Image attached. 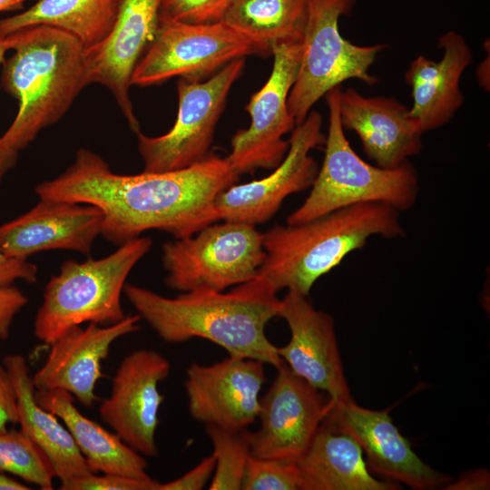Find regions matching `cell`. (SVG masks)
I'll use <instances>...</instances> for the list:
<instances>
[{"mask_svg": "<svg viewBox=\"0 0 490 490\" xmlns=\"http://www.w3.org/2000/svg\"><path fill=\"white\" fill-rule=\"evenodd\" d=\"M239 177L226 158L212 153L179 171L123 175L97 153L80 149L73 163L38 184L35 193L39 199L96 206L103 214L101 235L120 246L146 230L180 239L220 221L215 200Z\"/></svg>", "mask_w": 490, "mask_h": 490, "instance_id": "obj_1", "label": "cell"}, {"mask_svg": "<svg viewBox=\"0 0 490 490\" xmlns=\"http://www.w3.org/2000/svg\"><path fill=\"white\" fill-rule=\"evenodd\" d=\"M123 294L164 342L200 338L220 346L229 356L257 359L275 368L284 363L265 331L267 324L279 317L281 300L258 275L227 292L201 289L167 298L126 283Z\"/></svg>", "mask_w": 490, "mask_h": 490, "instance_id": "obj_2", "label": "cell"}, {"mask_svg": "<svg viewBox=\"0 0 490 490\" xmlns=\"http://www.w3.org/2000/svg\"><path fill=\"white\" fill-rule=\"evenodd\" d=\"M4 38L14 54L0 64L1 81L17 100L18 112L0 139L19 152L58 122L88 85L85 47L73 34L47 24L26 26Z\"/></svg>", "mask_w": 490, "mask_h": 490, "instance_id": "obj_3", "label": "cell"}, {"mask_svg": "<svg viewBox=\"0 0 490 490\" xmlns=\"http://www.w3.org/2000/svg\"><path fill=\"white\" fill-rule=\"evenodd\" d=\"M376 235H405L398 211L381 202H362L308 221L277 224L263 233L266 256L257 275L277 293L287 289L309 297L320 277Z\"/></svg>", "mask_w": 490, "mask_h": 490, "instance_id": "obj_4", "label": "cell"}, {"mask_svg": "<svg viewBox=\"0 0 490 490\" xmlns=\"http://www.w3.org/2000/svg\"><path fill=\"white\" fill-rule=\"evenodd\" d=\"M152 245L151 238L140 236L104 258L63 262L45 285L34 322L36 338L50 345L73 327L122 320L126 315L121 296L127 277Z\"/></svg>", "mask_w": 490, "mask_h": 490, "instance_id": "obj_5", "label": "cell"}, {"mask_svg": "<svg viewBox=\"0 0 490 490\" xmlns=\"http://www.w3.org/2000/svg\"><path fill=\"white\" fill-rule=\"evenodd\" d=\"M341 85L327 93L329 121L323 162L304 202L287 218L288 224L308 221L343 207L381 202L404 211L416 201L419 182L409 161L393 169L374 166L360 158L340 122Z\"/></svg>", "mask_w": 490, "mask_h": 490, "instance_id": "obj_6", "label": "cell"}, {"mask_svg": "<svg viewBox=\"0 0 490 490\" xmlns=\"http://www.w3.org/2000/svg\"><path fill=\"white\" fill-rule=\"evenodd\" d=\"M356 0H308L302 54L288 108L296 125L313 105L348 79L374 85L377 78L368 73L384 44L361 46L342 37L338 19L349 15Z\"/></svg>", "mask_w": 490, "mask_h": 490, "instance_id": "obj_7", "label": "cell"}, {"mask_svg": "<svg viewBox=\"0 0 490 490\" xmlns=\"http://www.w3.org/2000/svg\"><path fill=\"white\" fill-rule=\"evenodd\" d=\"M221 221L162 245L161 260L170 289L222 291L257 276L266 256L263 233L254 225Z\"/></svg>", "mask_w": 490, "mask_h": 490, "instance_id": "obj_8", "label": "cell"}, {"mask_svg": "<svg viewBox=\"0 0 490 490\" xmlns=\"http://www.w3.org/2000/svg\"><path fill=\"white\" fill-rule=\"evenodd\" d=\"M265 55L255 40L223 20L188 24L160 18L159 27L131 78V85L152 86L171 78L201 82L230 62Z\"/></svg>", "mask_w": 490, "mask_h": 490, "instance_id": "obj_9", "label": "cell"}, {"mask_svg": "<svg viewBox=\"0 0 490 490\" xmlns=\"http://www.w3.org/2000/svg\"><path fill=\"white\" fill-rule=\"evenodd\" d=\"M245 58L234 60L201 82L179 79L178 113L171 130L150 137L136 133L143 172L160 173L192 166L210 154L214 132L233 83L242 74Z\"/></svg>", "mask_w": 490, "mask_h": 490, "instance_id": "obj_10", "label": "cell"}, {"mask_svg": "<svg viewBox=\"0 0 490 490\" xmlns=\"http://www.w3.org/2000/svg\"><path fill=\"white\" fill-rule=\"evenodd\" d=\"M301 54L302 42L273 46L274 62L270 77L245 107L250 124L232 136L230 152L225 157L237 174L274 169L287 154L289 142L283 136L296 126L288 108V97Z\"/></svg>", "mask_w": 490, "mask_h": 490, "instance_id": "obj_11", "label": "cell"}, {"mask_svg": "<svg viewBox=\"0 0 490 490\" xmlns=\"http://www.w3.org/2000/svg\"><path fill=\"white\" fill-rule=\"evenodd\" d=\"M260 397V428L250 431V455L296 462L326 418L328 397L296 375L285 363Z\"/></svg>", "mask_w": 490, "mask_h": 490, "instance_id": "obj_12", "label": "cell"}, {"mask_svg": "<svg viewBox=\"0 0 490 490\" xmlns=\"http://www.w3.org/2000/svg\"><path fill=\"white\" fill-rule=\"evenodd\" d=\"M321 128V114L311 110L291 132L288 152L272 172L260 180L233 184L218 194L219 220L262 224L276 214L287 197L309 188L318 171L309 152L325 142Z\"/></svg>", "mask_w": 490, "mask_h": 490, "instance_id": "obj_13", "label": "cell"}, {"mask_svg": "<svg viewBox=\"0 0 490 490\" xmlns=\"http://www.w3.org/2000/svg\"><path fill=\"white\" fill-rule=\"evenodd\" d=\"M170 371V361L161 353L149 348L133 350L121 361L110 395L99 406L101 419L143 456H158L155 435L164 400L159 384Z\"/></svg>", "mask_w": 490, "mask_h": 490, "instance_id": "obj_14", "label": "cell"}, {"mask_svg": "<svg viewBox=\"0 0 490 490\" xmlns=\"http://www.w3.org/2000/svg\"><path fill=\"white\" fill-rule=\"evenodd\" d=\"M323 424L352 436L367 456L369 471L415 490L436 489L452 479L433 469L411 448L385 410L368 409L351 397L329 405Z\"/></svg>", "mask_w": 490, "mask_h": 490, "instance_id": "obj_15", "label": "cell"}, {"mask_svg": "<svg viewBox=\"0 0 490 490\" xmlns=\"http://www.w3.org/2000/svg\"><path fill=\"white\" fill-rule=\"evenodd\" d=\"M265 364L229 356L211 365L192 362L184 389L191 417L205 425L246 429L258 419Z\"/></svg>", "mask_w": 490, "mask_h": 490, "instance_id": "obj_16", "label": "cell"}, {"mask_svg": "<svg viewBox=\"0 0 490 490\" xmlns=\"http://www.w3.org/2000/svg\"><path fill=\"white\" fill-rule=\"evenodd\" d=\"M279 317L290 331L289 341L277 347L284 363L309 385L325 393L329 405L351 398L338 351L333 318L317 309L308 296L288 290Z\"/></svg>", "mask_w": 490, "mask_h": 490, "instance_id": "obj_17", "label": "cell"}, {"mask_svg": "<svg viewBox=\"0 0 490 490\" xmlns=\"http://www.w3.org/2000/svg\"><path fill=\"white\" fill-rule=\"evenodd\" d=\"M162 0H121L110 34L99 44L85 48L87 83H100L113 94L130 129L137 133L129 90L133 70L155 38Z\"/></svg>", "mask_w": 490, "mask_h": 490, "instance_id": "obj_18", "label": "cell"}, {"mask_svg": "<svg viewBox=\"0 0 490 490\" xmlns=\"http://www.w3.org/2000/svg\"><path fill=\"white\" fill-rule=\"evenodd\" d=\"M141 317L126 316L112 325L75 326L49 346L43 366L32 376L36 390H63L86 407L98 400L97 382L103 377L102 363L118 338L140 329Z\"/></svg>", "mask_w": 490, "mask_h": 490, "instance_id": "obj_19", "label": "cell"}, {"mask_svg": "<svg viewBox=\"0 0 490 490\" xmlns=\"http://www.w3.org/2000/svg\"><path fill=\"white\" fill-rule=\"evenodd\" d=\"M103 220V211L94 205L40 199L25 213L0 225V251L25 259L50 250L88 255Z\"/></svg>", "mask_w": 490, "mask_h": 490, "instance_id": "obj_20", "label": "cell"}, {"mask_svg": "<svg viewBox=\"0 0 490 490\" xmlns=\"http://www.w3.org/2000/svg\"><path fill=\"white\" fill-rule=\"evenodd\" d=\"M338 111L344 130L358 134L365 153L378 167L397 168L422 150L423 132L410 118L409 108L396 98L340 89Z\"/></svg>", "mask_w": 490, "mask_h": 490, "instance_id": "obj_21", "label": "cell"}, {"mask_svg": "<svg viewBox=\"0 0 490 490\" xmlns=\"http://www.w3.org/2000/svg\"><path fill=\"white\" fill-rule=\"evenodd\" d=\"M438 46L441 60L418 55L405 74L413 99L408 114L423 133L447 123L462 106L460 80L473 61L469 45L456 32L441 35Z\"/></svg>", "mask_w": 490, "mask_h": 490, "instance_id": "obj_22", "label": "cell"}, {"mask_svg": "<svg viewBox=\"0 0 490 490\" xmlns=\"http://www.w3.org/2000/svg\"><path fill=\"white\" fill-rule=\"evenodd\" d=\"M3 363L16 392L20 431L44 455L60 485L93 473L64 424L37 403L25 358L6 355Z\"/></svg>", "mask_w": 490, "mask_h": 490, "instance_id": "obj_23", "label": "cell"}, {"mask_svg": "<svg viewBox=\"0 0 490 490\" xmlns=\"http://www.w3.org/2000/svg\"><path fill=\"white\" fill-rule=\"evenodd\" d=\"M299 490H395L397 482L377 479L363 451L349 435L322 423L306 452L296 461Z\"/></svg>", "mask_w": 490, "mask_h": 490, "instance_id": "obj_24", "label": "cell"}, {"mask_svg": "<svg viewBox=\"0 0 490 490\" xmlns=\"http://www.w3.org/2000/svg\"><path fill=\"white\" fill-rule=\"evenodd\" d=\"M35 399L64 424L93 473L150 477L144 456L115 433L82 414L71 394L63 390L35 389Z\"/></svg>", "mask_w": 490, "mask_h": 490, "instance_id": "obj_25", "label": "cell"}, {"mask_svg": "<svg viewBox=\"0 0 490 490\" xmlns=\"http://www.w3.org/2000/svg\"><path fill=\"white\" fill-rule=\"evenodd\" d=\"M121 0H39L29 9L0 19V37L35 24H47L75 36L85 48L112 31Z\"/></svg>", "mask_w": 490, "mask_h": 490, "instance_id": "obj_26", "label": "cell"}, {"mask_svg": "<svg viewBox=\"0 0 490 490\" xmlns=\"http://www.w3.org/2000/svg\"><path fill=\"white\" fill-rule=\"evenodd\" d=\"M307 15L308 0H232L221 20L270 55L275 45L302 42Z\"/></svg>", "mask_w": 490, "mask_h": 490, "instance_id": "obj_27", "label": "cell"}, {"mask_svg": "<svg viewBox=\"0 0 490 490\" xmlns=\"http://www.w3.org/2000/svg\"><path fill=\"white\" fill-rule=\"evenodd\" d=\"M211 441L215 468L210 490L241 489L248 457L250 456V431L206 425Z\"/></svg>", "mask_w": 490, "mask_h": 490, "instance_id": "obj_28", "label": "cell"}, {"mask_svg": "<svg viewBox=\"0 0 490 490\" xmlns=\"http://www.w3.org/2000/svg\"><path fill=\"white\" fill-rule=\"evenodd\" d=\"M0 472L12 474L43 490L54 488V475L49 462L20 430L0 432Z\"/></svg>", "mask_w": 490, "mask_h": 490, "instance_id": "obj_29", "label": "cell"}, {"mask_svg": "<svg viewBox=\"0 0 490 490\" xmlns=\"http://www.w3.org/2000/svg\"><path fill=\"white\" fill-rule=\"evenodd\" d=\"M241 489L299 490V475L296 462L259 458L247 460Z\"/></svg>", "mask_w": 490, "mask_h": 490, "instance_id": "obj_30", "label": "cell"}, {"mask_svg": "<svg viewBox=\"0 0 490 490\" xmlns=\"http://www.w3.org/2000/svg\"><path fill=\"white\" fill-rule=\"evenodd\" d=\"M232 0H162L160 18L188 24L220 21Z\"/></svg>", "mask_w": 490, "mask_h": 490, "instance_id": "obj_31", "label": "cell"}, {"mask_svg": "<svg viewBox=\"0 0 490 490\" xmlns=\"http://www.w3.org/2000/svg\"><path fill=\"white\" fill-rule=\"evenodd\" d=\"M160 483L151 477L139 478L115 474L89 473L60 485L62 490H158Z\"/></svg>", "mask_w": 490, "mask_h": 490, "instance_id": "obj_32", "label": "cell"}, {"mask_svg": "<svg viewBox=\"0 0 490 490\" xmlns=\"http://www.w3.org/2000/svg\"><path fill=\"white\" fill-rule=\"evenodd\" d=\"M215 468L212 454L203 458L195 467L181 476L160 484L158 490H201L211 479Z\"/></svg>", "mask_w": 490, "mask_h": 490, "instance_id": "obj_33", "label": "cell"}, {"mask_svg": "<svg viewBox=\"0 0 490 490\" xmlns=\"http://www.w3.org/2000/svg\"><path fill=\"white\" fill-rule=\"evenodd\" d=\"M27 297L13 285L0 286V339L6 340L17 313L27 304Z\"/></svg>", "mask_w": 490, "mask_h": 490, "instance_id": "obj_34", "label": "cell"}, {"mask_svg": "<svg viewBox=\"0 0 490 490\" xmlns=\"http://www.w3.org/2000/svg\"><path fill=\"white\" fill-rule=\"evenodd\" d=\"M17 424V397L13 381L0 357V432Z\"/></svg>", "mask_w": 490, "mask_h": 490, "instance_id": "obj_35", "label": "cell"}, {"mask_svg": "<svg viewBox=\"0 0 490 490\" xmlns=\"http://www.w3.org/2000/svg\"><path fill=\"white\" fill-rule=\"evenodd\" d=\"M37 271L36 265L27 259L9 257L0 251V286L13 285L17 279L34 283Z\"/></svg>", "mask_w": 490, "mask_h": 490, "instance_id": "obj_36", "label": "cell"}, {"mask_svg": "<svg viewBox=\"0 0 490 490\" xmlns=\"http://www.w3.org/2000/svg\"><path fill=\"white\" fill-rule=\"evenodd\" d=\"M490 475L486 469H477L464 473L457 480H451L444 489L476 490L489 489Z\"/></svg>", "mask_w": 490, "mask_h": 490, "instance_id": "obj_37", "label": "cell"}, {"mask_svg": "<svg viewBox=\"0 0 490 490\" xmlns=\"http://www.w3.org/2000/svg\"><path fill=\"white\" fill-rule=\"evenodd\" d=\"M8 50L5 38L0 37V64ZM17 158L18 152L8 149L0 139V184L5 175L15 165Z\"/></svg>", "mask_w": 490, "mask_h": 490, "instance_id": "obj_38", "label": "cell"}, {"mask_svg": "<svg viewBox=\"0 0 490 490\" xmlns=\"http://www.w3.org/2000/svg\"><path fill=\"white\" fill-rule=\"evenodd\" d=\"M24 483L0 472V490H29Z\"/></svg>", "mask_w": 490, "mask_h": 490, "instance_id": "obj_39", "label": "cell"}, {"mask_svg": "<svg viewBox=\"0 0 490 490\" xmlns=\"http://www.w3.org/2000/svg\"><path fill=\"white\" fill-rule=\"evenodd\" d=\"M489 56L478 65L477 78L479 83L485 89L489 90Z\"/></svg>", "mask_w": 490, "mask_h": 490, "instance_id": "obj_40", "label": "cell"}, {"mask_svg": "<svg viewBox=\"0 0 490 490\" xmlns=\"http://www.w3.org/2000/svg\"><path fill=\"white\" fill-rule=\"evenodd\" d=\"M27 0H0V13L5 11L19 10L22 8L24 2Z\"/></svg>", "mask_w": 490, "mask_h": 490, "instance_id": "obj_41", "label": "cell"}]
</instances>
